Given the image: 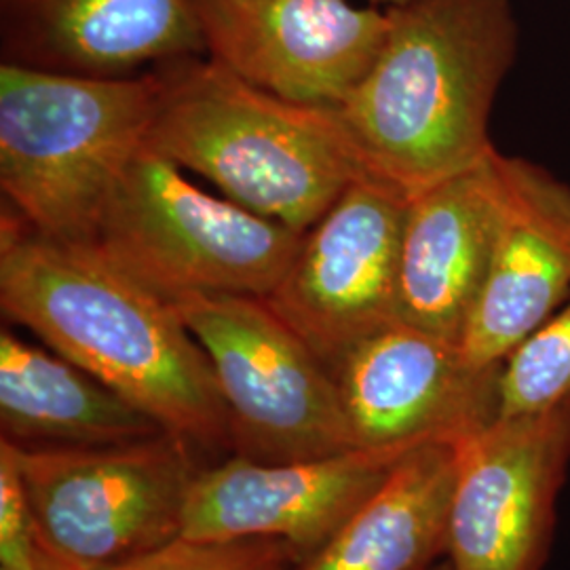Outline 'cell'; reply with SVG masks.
<instances>
[{"label": "cell", "instance_id": "obj_1", "mask_svg": "<svg viewBox=\"0 0 570 570\" xmlns=\"http://www.w3.org/2000/svg\"><path fill=\"white\" fill-rule=\"evenodd\" d=\"M2 313L188 444H233L212 364L169 301L89 244L0 242Z\"/></svg>", "mask_w": 570, "mask_h": 570}, {"label": "cell", "instance_id": "obj_2", "mask_svg": "<svg viewBox=\"0 0 570 570\" xmlns=\"http://www.w3.org/2000/svg\"><path fill=\"white\" fill-rule=\"evenodd\" d=\"M381 53L338 110L367 171L407 197L482 161L490 112L518 58L511 0L391 7Z\"/></svg>", "mask_w": 570, "mask_h": 570}, {"label": "cell", "instance_id": "obj_3", "mask_svg": "<svg viewBox=\"0 0 570 570\" xmlns=\"http://www.w3.org/2000/svg\"><path fill=\"white\" fill-rule=\"evenodd\" d=\"M159 70L148 144L254 214L305 233L370 174L336 108L287 102L204 56Z\"/></svg>", "mask_w": 570, "mask_h": 570}, {"label": "cell", "instance_id": "obj_4", "mask_svg": "<svg viewBox=\"0 0 570 570\" xmlns=\"http://www.w3.org/2000/svg\"><path fill=\"white\" fill-rule=\"evenodd\" d=\"M159 66L98 79L0 63V190L35 235L91 244L122 169L148 142Z\"/></svg>", "mask_w": 570, "mask_h": 570}, {"label": "cell", "instance_id": "obj_5", "mask_svg": "<svg viewBox=\"0 0 570 570\" xmlns=\"http://www.w3.org/2000/svg\"><path fill=\"white\" fill-rule=\"evenodd\" d=\"M301 239L303 233L199 188L146 142L122 169L89 245L165 301L266 298Z\"/></svg>", "mask_w": 570, "mask_h": 570}, {"label": "cell", "instance_id": "obj_6", "mask_svg": "<svg viewBox=\"0 0 570 570\" xmlns=\"http://www.w3.org/2000/svg\"><path fill=\"white\" fill-rule=\"evenodd\" d=\"M4 442L20 469L41 570H104L180 539L197 473L186 440L161 433L94 449Z\"/></svg>", "mask_w": 570, "mask_h": 570}, {"label": "cell", "instance_id": "obj_7", "mask_svg": "<svg viewBox=\"0 0 570 570\" xmlns=\"http://www.w3.org/2000/svg\"><path fill=\"white\" fill-rule=\"evenodd\" d=\"M169 303L212 364L242 454L296 461L355 449L332 372L265 298L186 294Z\"/></svg>", "mask_w": 570, "mask_h": 570}, {"label": "cell", "instance_id": "obj_8", "mask_svg": "<svg viewBox=\"0 0 570 570\" xmlns=\"http://www.w3.org/2000/svg\"><path fill=\"white\" fill-rule=\"evenodd\" d=\"M410 197L372 174L348 184L303 233L266 296L327 370L367 334L397 320V273Z\"/></svg>", "mask_w": 570, "mask_h": 570}, {"label": "cell", "instance_id": "obj_9", "mask_svg": "<svg viewBox=\"0 0 570 570\" xmlns=\"http://www.w3.org/2000/svg\"><path fill=\"white\" fill-rule=\"evenodd\" d=\"M452 570H539L570 465V410L494 416L454 442Z\"/></svg>", "mask_w": 570, "mask_h": 570}, {"label": "cell", "instance_id": "obj_10", "mask_svg": "<svg viewBox=\"0 0 570 570\" xmlns=\"http://www.w3.org/2000/svg\"><path fill=\"white\" fill-rule=\"evenodd\" d=\"M205 56L287 102L341 108L387 39V9L351 0H195Z\"/></svg>", "mask_w": 570, "mask_h": 570}, {"label": "cell", "instance_id": "obj_11", "mask_svg": "<svg viewBox=\"0 0 570 570\" xmlns=\"http://www.w3.org/2000/svg\"><path fill=\"white\" fill-rule=\"evenodd\" d=\"M499 367L471 364L461 345L393 322L332 366L355 449L456 442L499 416Z\"/></svg>", "mask_w": 570, "mask_h": 570}, {"label": "cell", "instance_id": "obj_12", "mask_svg": "<svg viewBox=\"0 0 570 570\" xmlns=\"http://www.w3.org/2000/svg\"><path fill=\"white\" fill-rule=\"evenodd\" d=\"M412 449H353L296 461L237 454L197 471L180 539L193 543L284 541L305 562L345 524Z\"/></svg>", "mask_w": 570, "mask_h": 570}, {"label": "cell", "instance_id": "obj_13", "mask_svg": "<svg viewBox=\"0 0 570 570\" xmlns=\"http://www.w3.org/2000/svg\"><path fill=\"white\" fill-rule=\"evenodd\" d=\"M503 204L487 282L461 348L497 367L570 298V184L501 153Z\"/></svg>", "mask_w": 570, "mask_h": 570}, {"label": "cell", "instance_id": "obj_14", "mask_svg": "<svg viewBox=\"0 0 570 570\" xmlns=\"http://www.w3.org/2000/svg\"><path fill=\"white\" fill-rule=\"evenodd\" d=\"M503 204L501 150L410 197L397 273V320L461 343L487 282Z\"/></svg>", "mask_w": 570, "mask_h": 570}, {"label": "cell", "instance_id": "obj_15", "mask_svg": "<svg viewBox=\"0 0 570 570\" xmlns=\"http://www.w3.org/2000/svg\"><path fill=\"white\" fill-rule=\"evenodd\" d=\"M2 61L77 77H131L205 56L195 0H0Z\"/></svg>", "mask_w": 570, "mask_h": 570}, {"label": "cell", "instance_id": "obj_16", "mask_svg": "<svg viewBox=\"0 0 570 570\" xmlns=\"http://www.w3.org/2000/svg\"><path fill=\"white\" fill-rule=\"evenodd\" d=\"M2 438L20 446H119L167 433L56 351L0 332Z\"/></svg>", "mask_w": 570, "mask_h": 570}, {"label": "cell", "instance_id": "obj_17", "mask_svg": "<svg viewBox=\"0 0 570 570\" xmlns=\"http://www.w3.org/2000/svg\"><path fill=\"white\" fill-rule=\"evenodd\" d=\"M454 442L406 452L298 570H423L446 551Z\"/></svg>", "mask_w": 570, "mask_h": 570}, {"label": "cell", "instance_id": "obj_18", "mask_svg": "<svg viewBox=\"0 0 570 570\" xmlns=\"http://www.w3.org/2000/svg\"><path fill=\"white\" fill-rule=\"evenodd\" d=\"M570 410V298L499 367V416Z\"/></svg>", "mask_w": 570, "mask_h": 570}, {"label": "cell", "instance_id": "obj_19", "mask_svg": "<svg viewBox=\"0 0 570 570\" xmlns=\"http://www.w3.org/2000/svg\"><path fill=\"white\" fill-rule=\"evenodd\" d=\"M298 560L292 548L275 539L237 543H193L176 539L159 550L104 570H284Z\"/></svg>", "mask_w": 570, "mask_h": 570}, {"label": "cell", "instance_id": "obj_20", "mask_svg": "<svg viewBox=\"0 0 570 570\" xmlns=\"http://www.w3.org/2000/svg\"><path fill=\"white\" fill-rule=\"evenodd\" d=\"M0 569L41 570L20 469L0 440Z\"/></svg>", "mask_w": 570, "mask_h": 570}, {"label": "cell", "instance_id": "obj_21", "mask_svg": "<svg viewBox=\"0 0 570 570\" xmlns=\"http://www.w3.org/2000/svg\"><path fill=\"white\" fill-rule=\"evenodd\" d=\"M374 7H385V9H391V7H400V4H404L407 0H370Z\"/></svg>", "mask_w": 570, "mask_h": 570}, {"label": "cell", "instance_id": "obj_22", "mask_svg": "<svg viewBox=\"0 0 570 570\" xmlns=\"http://www.w3.org/2000/svg\"><path fill=\"white\" fill-rule=\"evenodd\" d=\"M0 570H4V569H0Z\"/></svg>", "mask_w": 570, "mask_h": 570}]
</instances>
